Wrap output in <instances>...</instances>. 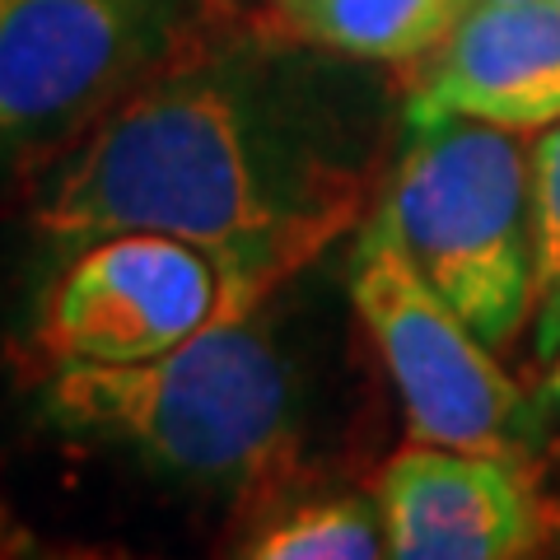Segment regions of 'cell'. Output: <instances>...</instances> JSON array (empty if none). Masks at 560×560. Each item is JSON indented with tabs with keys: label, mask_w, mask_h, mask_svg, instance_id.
Instances as JSON below:
<instances>
[{
	"label": "cell",
	"mask_w": 560,
	"mask_h": 560,
	"mask_svg": "<svg viewBox=\"0 0 560 560\" xmlns=\"http://www.w3.org/2000/svg\"><path fill=\"white\" fill-rule=\"evenodd\" d=\"M360 66L304 38H191L66 154L33 224L66 257L127 230L187 238L220 261L230 318L257 313L355 230L378 145Z\"/></svg>",
	"instance_id": "1"
},
{
	"label": "cell",
	"mask_w": 560,
	"mask_h": 560,
	"mask_svg": "<svg viewBox=\"0 0 560 560\" xmlns=\"http://www.w3.org/2000/svg\"><path fill=\"white\" fill-rule=\"evenodd\" d=\"M43 420L66 440L117 448L197 486H261L300 453V378L257 313L224 318L136 364H51Z\"/></svg>",
	"instance_id": "2"
},
{
	"label": "cell",
	"mask_w": 560,
	"mask_h": 560,
	"mask_svg": "<svg viewBox=\"0 0 560 560\" xmlns=\"http://www.w3.org/2000/svg\"><path fill=\"white\" fill-rule=\"evenodd\" d=\"M416 271L490 350L533 323V201L523 131L471 117H401L383 197Z\"/></svg>",
	"instance_id": "3"
},
{
	"label": "cell",
	"mask_w": 560,
	"mask_h": 560,
	"mask_svg": "<svg viewBox=\"0 0 560 560\" xmlns=\"http://www.w3.org/2000/svg\"><path fill=\"white\" fill-rule=\"evenodd\" d=\"M346 285L401 397L411 440L528 458V393L416 271L383 206L360 224Z\"/></svg>",
	"instance_id": "4"
},
{
	"label": "cell",
	"mask_w": 560,
	"mask_h": 560,
	"mask_svg": "<svg viewBox=\"0 0 560 560\" xmlns=\"http://www.w3.org/2000/svg\"><path fill=\"white\" fill-rule=\"evenodd\" d=\"M201 14L206 0H0V164L98 121Z\"/></svg>",
	"instance_id": "5"
},
{
	"label": "cell",
	"mask_w": 560,
	"mask_h": 560,
	"mask_svg": "<svg viewBox=\"0 0 560 560\" xmlns=\"http://www.w3.org/2000/svg\"><path fill=\"white\" fill-rule=\"evenodd\" d=\"M230 318L220 261L197 243L127 230L70 253L38 346L51 364H136Z\"/></svg>",
	"instance_id": "6"
},
{
	"label": "cell",
	"mask_w": 560,
	"mask_h": 560,
	"mask_svg": "<svg viewBox=\"0 0 560 560\" xmlns=\"http://www.w3.org/2000/svg\"><path fill=\"white\" fill-rule=\"evenodd\" d=\"M374 504L393 560H514L547 533L528 463L510 453L411 440L378 471Z\"/></svg>",
	"instance_id": "7"
},
{
	"label": "cell",
	"mask_w": 560,
	"mask_h": 560,
	"mask_svg": "<svg viewBox=\"0 0 560 560\" xmlns=\"http://www.w3.org/2000/svg\"><path fill=\"white\" fill-rule=\"evenodd\" d=\"M434 113L504 131L560 121V0L467 5L463 20L411 61L401 117Z\"/></svg>",
	"instance_id": "8"
},
{
	"label": "cell",
	"mask_w": 560,
	"mask_h": 560,
	"mask_svg": "<svg viewBox=\"0 0 560 560\" xmlns=\"http://www.w3.org/2000/svg\"><path fill=\"white\" fill-rule=\"evenodd\" d=\"M471 0H318L285 33L364 66H411L463 20Z\"/></svg>",
	"instance_id": "9"
},
{
	"label": "cell",
	"mask_w": 560,
	"mask_h": 560,
	"mask_svg": "<svg viewBox=\"0 0 560 560\" xmlns=\"http://www.w3.org/2000/svg\"><path fill=\"white\" fill-rule=\"evenodd\" d=\"M243 556L253 560H378L383 547V518L378 504L360 495H327L304 500L271 518L261 533L248 537Z\"/></svg>",
	"instance_id": "10"
},
{
	"label": "cell",
	"mask_w": 560,
	"mask_h": 560,
	"mask_svg": "<svg viewBox=\"0 0 560 560\" xmlns=\"http://www.w3.org/2000/svg\"><path fill=\"white\" fill-rule=\"evenodd\" d=\"M533 201V350L551 360L560 350V121L541 127L528 150Z\"/></svg>",
	"instance_id": "11"
},
{
	"label": "cell",
	"mask_w": 560,
	"mask_h": 560,
	"mask_svg": "<svg viewBox=\"0 0 560 560\" xmlns=\"http://www.w3.org/2000/svg\"><path fill=\"white\" fill-rule=\"evenodd\" d=\"M551 370L528 397V453H541L560 467V350L547 360Z\"/></svg>",
	"instance_id": "12"
},
{
	"label": "cell",
	"mask_w": 560,
	"mask_h": 560,
	"mask_svg": "<svg viewBox=\"0 0 560 560\" xmlns=\"http://www.w3.org/2000/svg\"><path fill=\"white\" fill-rule=\"evenodd\" d=\"M267 5L276 10V20L285 24V20H294L300 10H308V5H318V0H267Z\"/></svg>",
	"instance_id": "13"
},
{
	"label": "cell",
	"mask_w": 560,
	"mask_h": 560,
	"mask_svg": "<svg viewBox=\"0 0 560 560\" xmlns=\"http://www.w3.org/2000/svg\"><path fill=\"white\" fill-rule=\"evenodd\" d=\"M10 533V514H5V504H0V537Z\"/></svg>",
	"instance_id": "14"
},
{
	"label": "cell",
	"mask_w": 560,
	"mask_h": 560,
	"mask_svg": "<svg viewBox=\"0 0 560 560\" xmlns=\"http://www.w3.org/2000/svg\"><path fill=\"white\" fill-rule=\"evenodd\" d=\"M471 5H504V0H471Z\"/></svg>",
	"instance_id": "15"
}]
</instances>
